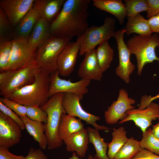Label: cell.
<instances>
[{"label":"cell","instance_id":"cell-1","mask_svg":"<svg viewBox=\"0 0 159 159\" xmlns=\"http://www.w3.org/2000/svg\"><path fill=\"white\" fill-rule=\"evenodd\" d=\"M90 0H66L50 25L51 36L71 39L82 35L88 27Z\"/></svg>","mask_w":159,"mask_h":159},{"label":"cell","instance_id":"cell-2","mask_svg":"<svg viewBox=\"0 0 159 159\" xmlns=\"http://www.w3.org/2000/svg\"><path fill=\"white\" fill-rule=\"evenodd\" d=\"M50 74L39 70L34 81L14 92L9 99L25 106L41 107L48 100Z\"/></svg>","mask_w":159,"mask_h":159},{"label":"cell","instance_id":"cell-3","mask_svg":"<svg viewBox=\"0 0 159 159\" xmlns=\"http://www.w3.org/2000/svg\"><path fill=\"white\" fill-rule=\"evenodd\" d=\"M64 93H58L50 97L41 107L47 115V122L44 124V132L47 138V148L52 150L60 147L64 142L59 138L58 130L62 114L66 113L62 105Z\"/></svg>","mask_w":159,"mask_h":159},{"label":"cell","instance_id":"cell-4","mask_svg":"<svg viewBox=\"0 0 159 159\" xmlns=\"http://www.w3.org/2000/svg\"><path fill=\"white\" fill-rule=\"evenodd\" d=\"M126 44L131 54L136 57L138 75H141L145 64L155 61L159 62V57L155 51L156 47L159 48V37L157 34L135 35L128 40Z\"/></svg>","mask_w":159,"mask_h":159},{"label":"cell","instance_id":"cell-5","mask_svg":"<svg viewBox=\"0 0 159 159\" xmlns=\"http://www.w3.org/2000/svg\"><path fill=\"white\" fill-rule=\"evenodd\" d=\"M70 38L51 36L38 48L35 62L41 71L50 74L58 71L59 55Z\"/></svg>","mask_w":159,"mask_h":159},{"label":"cell","instance_id":"cell-6","mask_svg":"<svg viewBox=\"0 0 159 159\" xmlns=\"http://www.w3.org/2000/svg\"><path fill=\"white\" fill-rule=\"evenodd\" d=\"M116 24V21L114 18L106 17L103 24L101 26H88L77 38L80 43V55H83L87 52L95 49L97 45L113 37Z\"/></svg>","mask_w":159,"mask_h":159},{"label":"cell","instance_id":"cell-7","mask_svg":"<svg viewBox=\"0 0 159 159\" xmlns=\"http://www.w3.org/2000/svg\"><path fill=\"white\" fill-rule=\"evenodd\" d=\"M39 70L35 60L19 69L6 71V77L0 83V95L9 98L16 90L32 83Z\"/></svg>","mask_w":159,"mask_h":159},{"label":"cell","instance_id":"cell-8","mask_svg":"<svg viewBox=\"0 0 159 159\" xmlns=\"http://www.w3.org/2000/svg\"><path fill=\"white\" fill-rule=\"evenodd\" d=\"M81 100L80 97L75 94L64 93L62 105L67 114L79 117L98 130H108L109 128L107 127L97 123L100 117L87 112L83 108L80 102Z\"/></svg>","mask_w":159,"mask_h":159},{"label":"cell","instance_id":"cell-9","mask_svg":"<svg viewBox=\"0 0 159 159\" xmlns=\"http://www.w3.org/2000/svg\"><path fill=\"white\" fill-rule=\"evenodd\" d=\"M58 71L50 74V85L49 96L50 98L58 93H69L75 94L80 97L81 100L83 96L88 91L87 87L91 80L81 79L76 82L70 80L61 78Z\"/></svg>","mask_w":159,"mask_h":159},{"label":"cell","instance_id":"cell-10","mask_svg":"<svg viewBox=\"0 0 159 159\" xmlns=\"http://www.w3.org/2000/svg\"><path fill=\"white\" fill-rule=\"evenodd\" d=\"M125 33V28L115 31L113 37L117 45L119 63L115 69L117 75L126 83L130 82V76L135 69V66L131 62V53L124 39Z\"/></svg>","mask_w":159,"mask_h":159},{"label":"cell","instance_id":"cell-11","mask_svg":"<svg viewBox=\"0 0 159 159\" xmlns=\"http://www.w3.org/2000/svg\"><path fill=\"white\" fill-rule=\"evenodd\" d=\"M35 51L30 46L27 39H14L12 40L11 53L6 71L19 69L34 60L37 54Z\"/></svg>","mask_w":159,"mask_h":159},{"label":"cell","instance_id":"cell-12","mask_svg":"<svg viewBox=\"0 0 159 159\" xmlns=\"http://www.w3.org/2000/svg\"><path fill=\"white\" fill-rule=\"evenodd\" d=\"M135 102L134 99L129 97L127 92L125 90L121 89L117 100L114 101L105 112L106 123L114 124L120 120L121 121L125 119L127 116V111L135 108V107L132 105Z\"/></svg>","mask_w":159,"mask_h":159},{"label":"cell","instance_id":"cell-13","mask_svg":"<svg viewBox=\"0 0 159 159\" xmlns=\"http://www.w3.org/2000/svg\"><path fill=\"white\" fill-rule=\"evenodd\" d=\"M126 113V117L119 122V123L133 121L141 129L143 134L152 125L153 120L159 119V105L152 102L144 109L134 108L128 110Z\"/></svg>","mask_w":159,"mask_h":159},{"label":"cell","instance_id":"cell-14","mask_svg":"<svg viewBox=\"0 0 159 159\" xmlns=\"http://www.w3.org/2000/svg\"><path fill=\"white\" fill-rule=\"evenodd\" d=\"M21 129L11 118L0 111V147L7 149L18 143Z\"/></svg>","mask_w":159,"mask_h":159},{"label":"cell","instance_id":"cell-15","mask_svg":"<svg viewBox=\"0 0 159 159\" xmlns=\"http://www.w3.org/2000/svg\"><path fill=\"white\" fill-rule=\"evenodd\" d=\"M35 0H1L0 5L12 26H16L33 6Z\"/></svg>","mask_w":159,"mask_h":159},{"label":"cell","instance_id":"cell-16","mask_svg":"<svg viewBox=\"0 0 159 159\" xmlns=\"http://www.w3.org/2000/svg\"><path fill=\"white\" fill-rule=\"evenodd\" d=\"M80 49V43L77 39L75 42H69L66 45L58 58V71L59 75L67 76L73 71Z\"/></svg>","mask_w":159,"mask_h":159},{"label":"cell","instance_id":"cell-17","mask_svg":"<svg viewBox=\"0 0 159 159\" xmlns=\"http://www.w3.org/2000/svg\"><path fill=\"white\" fill-rule=\"evenodd\" d=\"M95 49H92L85 54V57L78 71V75L82 79L98 81L101 80L103 72L97 61Z\"/></svg>","mask_w":159,"mask_h":159},{"label":"cell","instance_id":"cell-18","mask_svg":"<svg viewBox=\"0 0 159 159\" xmlns=\"http://www.w3.org/2000/svg\"><path fill=\"white\" fill-rule=\"evenodd\" d=\"M41 17L37 0L16 26L14 39H28L36 22Z\"/></svg>","mask_w":159,"mask_h":159},{"label":"cell","instance_id":"cell-19","mask_svg":"<svg viewBox=\"0 0 159 159\" xmlns=\"http://www.w3.org/2000/svg\"><path fill=\"white\" fill-rule=\"evenodd\" d=\"M63 141L67 151L76 152L80 158L85 157L89 143L87 129L84 128L73 133Z\"/></svg>","mask_w":159,"mask_h":159},{"label":"cell","instance_id":"cell-20","mask_svg":"<svg viewBox=\"0 0 159 159\" xmlns=\"http://www.w3.org/2000/svg\"><path fill=\"white\" fill-rule=\"evenodd\" d=\"M50 25L49 22L41 17L35 25L27 39L28 44L34 51L51 36Z\"/></svg>","mask_w":159,"mask_h":159},{"label":"cell","instance_id":"cell-21","mask_svg":"<svg viewBox=\"0 0 159 159\" xmlns=\"http://www.w3.org/2000/svg\"><path fill=\"white\" fill-rule=\"evenodd\" d=\"M93 5L99 9L110 13L117 19L120 25L126 16L125 5L121 0H93Z\"/></svg>","mask_w":159,"mask_h":159},{"label":"cell","instance_id":"cell-22","mask_svg":"<svg viewBox=\"0 0 159 159\" xmlns=\"http://www.w3.org/2000/svg\"><path fill=\"white\" fill-rule=\"evenodd\" d=\"M84 128V124L80 119L64 113L61 116L59 124L58 136L63 141L73 133Z\"/></svg>","mask_w":159,"mask_h":159},{"label":"cell","instance_id":"cell-23","mask_svg":"<svg viewBox=\"0 0 159 159\" xmlns=\"http://www.w3.org/2000/svg\"><path fill=\"white\" fill-rule=\"evenodd\" d=\"M125 33L129 35L135 33L139 35L148 36L153 33L148 22L140 14L132 17H128L125 28Z\"/></svg>","mask_w":159,"mask_h":159},{"label":"cell","instance_id":"cell-24","mask_svg":"<svg viewBox=\"0 0 159 159\" xmlns=\"http://www.w3.org/2000/svg\"><path fill=\"white\" fill-rule=\"evenodd\" d=\"M20 117L28 132L38 143L41 149H45L47 147V143L43 122L31 120L27 116Z\"/></svg>","mask_w":159,"mask_h":159},{"label":"cell","instance_id":"cell-25","mask_svg":"<svg viewBox=\"0 0 159 159\" xmlns=\"http://www.w3.org/2000/svg\"><path fill=\"white\" fill-rule=\"evenodd\" d=\"M87 131L89 143L94 146L96 154L94 156L95 159H110L108 157L107 151L108 143H105L104 139L101 137L98 130L88 127Z\"/></svg>","mask_w":159,"mask_h":159},{"label":"cell","instance_id":"cell-26","mask_svg":"<svg viewBox=\"0 0 159 159\" xmlns=\"http://www.w3.org/2000/svg\"><path fill=\"white\" fill-rule=\"evenodd\" d=\"M37 0L41 17L49 22L57 16L66 0Z\"/></svg>","mask_w":159,"mask_h":159},{"label":"cell","instance_id":"cell-27","mask_svg":"<svg viewBox=\"0 0 159 159\" xmlns=\"http://www.w3.org/2000/svg\"><path fill=\"white\" fill-rule=\"evenodd\" d=\"M126 132L123 127L114 129L112 132L111 141L108 143L107 155L110 159H113L119 150L127 142Z\"/></svg>","mask_w":159,"mask_h":159},{"label":"cell","instance_id":"cell-28","mask_svg":"<svg viewBox=\"0 0 159 159\" xmlns=\"http://www.w3.org/2000/svg\"><path fill=\"white\" fill-rule=\"evenodd\" d=\"M95 53L100 67L103 72L109 67L113 59V50L107 41L99 45Z\"/></svg>","mask_w":159,"mask_h":159},{"label":"cell","instance_id":"cell-29","mask_svg":"<svg viewBox=\"0 0 159 159\" xmlns=\"http://www.w3.org/2000/svg\"><path fill=\"white\" fill-rule=\"evenodd\" d=\"M140 149L139 141L131 137L116 153L113 159H132Z\"/></svg>","mask_w":159,"mask_h":159},{"label":"cell","instance_id":"cell-30","mask_svg":"<svg viewBox=\"0 0 159 159\" xmlns=\"http://www.w3.org/2000/svg\"><path fill=\"white\" fill-rule=\"evenodd\" d=\"M12 40L6 38L0 39V72L6 71L11 56Z\"/></svg>","mask_w":159,"mask_h":159},{"label":"cell","instance_id":"cell-31","mask_svg":"<svg viewBox=\"0 0 159 159\" xmlns=\"http://www.w3.org/2000/svg\"><path fill=\"white\" fill-rule=\"evenodd\" d=\"M139 144L141 148L159 155V139L153 135L151 128L148 129L143 134Z\"/></svg>","mask_w":159,"mask_h":159},{"label":"cell","instance_id":"cell-32","mask_svg":"<svg viewBox=\"0 0 159 159\" xmlns=\"http://www.w3.org/2000/svg\"><path fill=\"white\" fill-rule=\"evenodd\" d=\"M126 16H135L142 11H147L148 6L147 0H125Z\"/></svg>","mask_w":159,"mask_h":159},{"label":"cell","instance_id":"cell-33","mask_svg":"<svg viewBox=\"0 0 159 159\" xmlns=\"http://www.w3.org/2000/svg\"><path fill=\"white\" fill-rule=\"evenodd\" d=\"M26 116L33 120L46 123L47 120V115L46 112L40 107L26 106Z\"/></svg>","mask_w":159,"mask_h":159},{"label":"cell","instance_id":"cell-34","mask_svg":"<svg viewBox=\"0 0 159 159\" xmlns=\"http://www.w3.org/2000/svg\"><path fill=\"white\" fill-rule=\"evenodd\" d=\"M0 102L20 117L26 116L27 109L26 106L21 105L7 98L0 97Z\"/></svg>","mask_w":159,"mask_h":159},{"label":"cell","instance_id":"cell-35","mask_svg":"<svg viewBox=\"0 0 159 159\" xmlns=\"http://www.w3.org/2000/svg\"><path fill=\"white\" fill-rule=\"evenodd\" d=\"M10 25L5 12L0 7V39L6 38V35L10 30Z\"/></svg>","mask_w":159,"mask_h":159},{"label":"cell","instance_id":"cell-36","mask_svg":"<svg viewBox=\"0 0 159 159\" xmlns=\"http://www.w3.org/2000/svg\"><path fill=\"white\" fill-rule=\"evenodd\" d=\"M0 111L14 120L19 125L21 130H24L25 129V125L21 118L1 102Z\"/></svg>","mask_w":159,"mask_h":159},{"label":"cell","instance_id":"cell-37","mask_svg":"<svg viewBox=\"0 0 159 159\" xmlns=\"http://www.w3.org/2000/svg\"><path fill=\"white\" fill-rule=\"evenodd\" d=\"M148 9L147 17L149 19L159 13V0H147Z\"/></svg>","mask_w":159,"mask_h":159},{"label":"cell","instance_id":"cell-38","mask_svg":"<svg viewBox=\"0 0 159 159\" xmlns=\"http://www.w3.org/2000/svg\"><path fill=\"white\" fill-rule=\"evenodd\" d=\"M41 148L35 149L31 148L28 154L25 157V159H48L47 156Z\"/></svg>","mask_w":159,"mask_h":159},{"label":"cell","instance_id":"cell-39","mask_svg":"<svg viewBox=\"0 0 159 159\" xmlns=\"http://www.w3.org/2000/svg\"><path fill=\"white\" fill-rule=\"evenodd\" d=\"M132 159H159V155L141 148L138 154Z\"/></svg>","mask_w":159,"mask_h":159},{"label":"cell","instance_id":"cell-40","mask_svg":"<svg viewBox=\"0 0 159 159\" xmlns=\"http://www.w3.org/2000/svg\"><path fill=\"white\" fill-rule=\"evenodd\" d=\"M0 159H25L22 155H17L10 153L8 149L0 147Z\"/></svg>","mask_w":159,"mask_h":159},{"label":"cell","instance_id":"cell-41","mask_svg":"<svg viewBox=\"0 0 159 159\" xmlns=\"http://www.w3.org/2000/svg\"><path fill=\"white\" fill-rule=\"evenodd\" d=\"M159 98V93L154 96L144 95L142 96L138 109L142 110L145 108L155 100Z\"/></svg>","mask_w":159,"mask_h":159},{"label":"cell","instance_id":"cell-42","mask_svg":"<svg viewBox=\"0 0 159 159\" xmlns=\"http://www.w3.org/2000/svg\"><path fill=\"white\" fill-rule=\"evenodd\" d=\"M147 20L153 32L159 34V13Z\"/></svg>","mask_w":159,"mask_h":159},{"label":"cell","instance_id":"cell-43","mask_svg":"<svg viewBox=\"0 0 159 159\" xmlns=\"http://www.w3.org/2000/svg\"><path fill=\"white\" fill-rule=\"evenodd\" d=\"M159 120V118L158 119ZM152 132L153 135L159 139V121L153 127Z\"/></svg>","mask_w":159,"mask_h":159},{"label":"cell","instance_id":"cell-44","mask_svg":"<svg viewBox=\"0 0 159 159\" xmlns=\"http://www.w3.org/2000/svg\"><path fill=\"white\" fill-rule=\"evenodd\" d=\"M69 159H82L77 154L76 152H73L71 157L69 158Z\"/></svg>","mask_w":159,"mask_h":159},{"label":"cell","instance_id":"cell-45","mask_svg":"<svg viewBox=\"0 0 159 159\" xmlns=\"http://www.w3.org/2000/svg\"><path fill=\"white\" fill-rule=\"evenodd\" d=\"M88 159H95L94 157L91 154H90L88 156Z\"/></svg>","mask_w":159,"mask_h":159}]
</instances>
